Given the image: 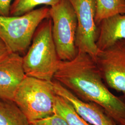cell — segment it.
<instances>
[{"mask_svg":"<svg viewBox=\"0 0 125 125\" xmlns=\"http://www.w3.org/2000/svg\"><path fill=\"white\" fill-rule=\"evenodd\" d=\"M52 21V35L58 57L61 61L74 58L78 51L76 46L77 20L76 13L68 0H61L50 7Z\"/></svg>","mask_w":125,"mask_h":125,"instance_id":"cell-5","label":"cell"},{"mask_svg":"<svg viewBox=\"0 0 125 125\" xmlns=\"http://www.w3.org/2000/svg\"><path fill=\"white\" fill-rule=\"evenodd\" d=\"M95 21L97 26L103 20L125 13V0H95Z\"/></svg>","mask_w":125,"mask_h":125,"instance_id":"cell-12","label":"cell"},{"mask_svg":"<svg viewBox=\"0 0 125 125\" xmlns=\"http://www.w3.org/2000/svg\"><path fill=\"white\" fill-rule=\"evenodd\" d=\"M61 0H13L10 8L9 16H19L27 13L40 5L50 7Z\"/></svg>","mask_w":125,"mask_h":125,"instance_id":"cell-14","label":"cell"},{"mask_svg":"<svg viewBox=\"0 0 125 125\" xmlns=\"http://www.w3.org/2000/svg\"><path fill=\"white\" fill-rule=\"evenodd\" d=\"M56 93L66 99L76 112L91 125H116L102 107L94 103L86 102L78 98L57 81H52Z\"/></svg>","mask_w":125,"mask_h":125,"instance_id":"cell-9","label":"cell"},{"mask_svg":"<svg viewBox=\"0 0 125 125\" xmlns=\"http://www.w3.org/2000/svg\"><path fill=\"white\" fill-rule=\"evenodd\" d=\"M56 95L52 81L26 76L19 86L13 101L32 123L53 114Z\"/></svg>","mask_w":125,"mask_h":125,"instance_id":"cell-3","label":"cell"},{"mask_svg":"<svg viewBox=\"0 0 125 125\" xmlns=\"http://www.w3.org/2000/svg\"><path fill=\"white\" fill-rule=\"evenodd\" d=\"M118 125H125V119L121 120L119 123L118 124Z\"/></svg>","mask_w":125,"mask_h":125,"instance_id":"cell-18","label":"cell"},{"mask_svg":"<svg viewBox=\"0 0 125 125\" xmlns=\"http://www.w3.org/2000/svg\"><path fill=\"white\" fill-rule=\"evenodd\" d=\"M49 11L44 7L19 16L0 15V39L11 52L20 54L28 49L37 27L49 18Z\"/></svg>","mask_w":125,"mask_h":125,"instance_id":"cell-4","label":"cell"},{"mask_svg":"<svg viewBox=\"0 0 125 125\" xmlns=\"http://www.w3.org/2000/svg\"><path fill=\"white\" fill-rule=\"evenodd\" d=\"M13 0H0V15L9 16Z\"/></svg>","mask_w":125,"mask_h":125,"instance_id":"cell-16","label":"cell"},{"mask_svg":"<svg viewBox=\"0 0 125 125\" xmlns=\"http://www.w3.org/2000/svg\"><path fill=\"white\" fill-rule=\"evenodd\" d=\"M76 13L77 20L76 46L77 51L94 58L98 53L96 40L97 26L95 21V0H68Z\"/></svg>","mask_w":125,"mask_h":125,"instance_id":"cell-6","label":"cell"},{"mask_svg":"<svg viewBox=\"0 0 125 125\" xmlns=\"http://www.w3.org/2000/svg\"><path fill=\"white\" fill-rule=\"evenodd\" d=\"M121 40H125V13L105 19L99 24L96 40L99 51L106 49Z\"/></svg>","mask_w":125,"mask_h":125,"instance_id":"cell-10","label":"cell"},{"mask_svg":"<svg viewBox=\"0 0 125 125\" xmlns=\"http://www.w3.org/2000/svg\"><path fill=\"white\" fill-rule=\"evenodd\" d=\"M11 52L3 41L0 39V61L5 58Z\"/></svg>","mask_w":125,"mask_h":125,"instance_id":"cell-17","label":"cell"},{"mask_svg":"<svg viewBox=\"0 0 125 125\" xmlns=\"http://www.w3.org/2000/svg\"><path fill=\"white\" fill-rule=\"evenodd\" d=\"M54 112L62 116L68 125H91L81 117L66 99L56 94Z\"/></svg>","mask_w":125,"mask_h":125,"instance_id":"cell-13","label":"cell"},{"mask_svg":"<svg viewBox=\"0 0 125 125\" xmlns=\"http://www.w3.org/2000/svg\"><path fill=\"white\" fill-rule=\"evenodd\" d=\"M30 125H36L35 124H33V123H31L30 124Z\"/></svg>","mask_w":125,"mask_h":125,"instance_id":"cell-19","label":"cell"},{"mask_svg":"<svg viewBox=\"0 0 125 125\" xmlns=\"http://www.w3.org/2000/svg\"><path fill=\"white\" fill-rule=\"evenodd\" d=\"M94 58L105 84L125 96V40L100 51Z\"/></svg>","mask_w":125,"mask_h":125,"instance_id":"cell-7","label":"cell"},{"mask_svg":"<svg viewBox=\"0 0 125 125\" xmlns=\"http://www.w3.org/2000/svg\"><path fill=\"white\" fill-rule=\"evenodd\" d=\"M78 98L103 108L118 124L125 119V101L108 89L93 57L78 51L71 60L60 61L53 79Z\"/></svg>","mask_w":125,"mask_h":125,"instance_id":"cell-1","label":"cell"},{"mask_svg":"<svg viewBox=\"0 0 125 125\" xmlns=\"http://www.w3.org/2000/svg\"><path fill=\"white\" fill-rule=\"evenodd\" d=\"M32 123L36 125H68L62 116L55 113L51 115L35 121Z\"/></svg>","mask_w":125,"mask_h":125,"instance_id":"cell-15","label":"cell"},{"mask_svg":"<svg viewBox=\"0 0 125 125\" xmlns=\"http://www.w3.org/2000/svg\"><path fill=\"white\" fill-rule=\"evenodd\" d=\"M22 60L26 76L53 80L61 60L52 38V21L50 17L43 21L37 27Z\"/></svg>","mask_w":125,"mask_h":125,"instance_id":"cell-2","label":"cell"},{"mask_svg":"<svg viewBox=\"0 0 125 125\" xmlns=\"http://www.w3.org/2000/svg\"><path fill=\"white\" fill-rule=\"evenodd\" d=\"M26 76L22 57L11 52L0 61V99L13 101L19 86Z\"/></svg>","mask_w":125,"mask_h":125,"instance_id":"cell-8","label":"cell"},{"mask_svg":"<svg viewBox=\"0 0 125 125\" xmlns=\"http://www.w3.org/2000/svg\"><path fill=\"white\" fill-rule=\"evenodd\" d=\"M0 125H30V123L14 101L0 99Z\"/></svg>","mask_w":125,"mask_h":125,"instance_id":"cell-11","label":"cell"}]
</instances>
